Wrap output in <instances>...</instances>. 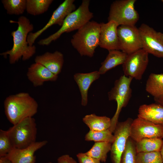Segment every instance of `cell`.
Here are the masks:
<instances>
[{
	"label": "cell",
	"mask_w": 163,
	"mask_h": 163,
	"mask_svg": "<svg viewBox=\"0 0 163 163\" xmlns=\"http://www.w3.org/2000/svg\"><path fill=\"white\" fill-rule=\"evenodd\" d=\"M11 23H16L18 26L16 30L11 33L13 45L9 50L0 53L5 58L9 56V62L14 64L22 58L23 61L29 59L36 53V47L33 45H29L27 36L34 29V26L29 19L24 16L19 17L17 21L10 20Z\"/></svg>",
	"instance_id": "cell-1"
},
{
	"label": "cell",
	"mask_w": 163,
	"mask_h": 163,
	"mask_svg": "<svg viewBox=\"0 0 163 163\" xmlns=\"http://www.w3.org/2000/svg\"><path fill=\"white\" fill-rule=\"evenodd\" d=\"M5 116L13 125L23 119L33 117L37 112V101L27 92H20L8 96L4 102Z\"/></svg>",
	"instance_id": "cell-2"
},
{
	"label": "cell",
	"mask_w": 163,
	"mask_h": 163,
	"mask_svg": "<svg viewBox=\"0 0 163 163\" xmlns=\"http://www.w3.org/2000/svg\"><path fill=\"white\" fill-rule=\"evenodd\" d=\"M100 31V23L90 21L72 36V45L81 56L92 57L99 46Z\"/></svg>",
	"instance_id": "cell-3"
},
{
	"label": "cell",
	"mask_w": 163,
	"mask_h": 163,
	"mask_svg": "<svg viewBox=\"0 0 163 163\" xmlns=\"http://www.w3.org/2000/svg\"><path fill=\"white\" fill-rule=\"evenodd\" d=\"M90 2L89 0H82L79 6L66 17L57 31L47 37L40 40L38 44L40 45H48L59 38L63 33L78 30L90 21L94 16L89 9Z\"/></svg>",
	"instance_id": "cell-4"
},
{
	"label": "cell",
	"mask_w": 163,
	"mask_h": 163,
	"mask_svg": "<svg viewBox=\"0 0 163 163\" xmlns=\"http://www.w3.org/2000/svg\"><path fill=\"white\" fill-rule=\"evenodd\" d=\"M33 117L25 118L7 130L14 148H26L36 142L37 128Z\"/></svg>",
	"instance_id": "cell-5"
},
{
	"label": "cell",
	"mask_w": 163,
	"mask_h": 163,
	"mask_svg": "<svg viewBox=\"0 0 163 163\" xmlns=\"http://www.w3.org/2000/svg\"><path fill=\"white\" fill-rule=\"evenodd\" d=\"M133 78L124 75L121 76L114 82L113 87L108 93L109 100L115 101L117 103L116 112L111 119L110 126L109 129L113 133L118 122L120 114L122 108L128 104L132 96V91L130 88Z\"/></svg>",
	"instance_id": "cell-6"
},
{
	"label": "cell",
	"mask_w": 163,
	"mask_h": 163,
	"mask_svg": "<svg viewBox=\"0 0 163 163\" xmlns=\"http://www.w3.org/2000/svg\"><path fill=\"white\" fill-rule=\"evenodd\" d=\"M136 0H117L111 4L108 21H113L120 26L135 25L139 15L135 8Z\"/></svg>",
	"instance_id": "cell-7"
},
{
	"label": "cell",
	"mask_w": 163,
	"mask_h": 163,
	"mask_svg": "<svg viewBox=\"0 0 163 163\" xmlns=\"http://www.w3.org/2000/svg\"><path fill=\"white\" fill-rule=\"evenodd\" d=\"M138 28L142 49L148 54L157 57L163 58V33L157 31L144 23Z\"/></svg>",
	"instance_id": "cell-8"
},
{
	"label": "cell",
	"mask_w": 163,
	"mask_h": 163,
	"mask_svg": "<svg viewBox=\"0 0 163 163\" xmlns=\"http://www.w3.org/2000/svg\"><path fill=\"white\" fill-rule=\"evenodd\" d=\"M148 54L142 49L127 54L122 65L124 75L137 80H141L148 64Z\"/></svg>",
	"instance_id": "cell-9"
},
{
	"label": "cell",
	"mask_w": 163,
	"mask_h": 163,
	"mask_svg": "<svg viewBox=\"0 0 163 163\" xmlns=\"http://www.w3.org/2000/svg\"><path fill=\"white\" fill-rule=\"evenodd\" d=\"M130 137L135 142L144 138L163 139V125L156 124L140 117L133 120Z\"/></svg>",
	"instance_id": "cell-10"
},
{
	"label": "cell",
	"mask_w": 163,
	"mask_h": 163,
	"mask_svg": "<svg viewBox=\"0 0 163 163\" xmlns=\"http://www.w3.org/2000/svg\"><path fill=\"white\" fill-rule=\"evenodd\" d=\"M120 50L127 54L142 49L138 28L135 25H121L117 28Z\"/></svg>",
	"instance_id": "cell-11"
},
{
	"label": "cell",
	"mask_w": 163,
	"mask_h": 163,
	"mask_svg": "<svg viewBox=\"0 0 163 163\" xmlns=\"http://www.w3.org/2000/svg\"><path fill=\"white\" fill-rule=\"evenodd\" d=\"M128 118L125 121L118 122L114 131L115 139L111 144V158L113 163H121L123 154L130 137V130L133 121Z\"/></svg>",
	"instance_id": "cell-12"
},
{
	"label": "cell",
	"mask_w": 163,
	"mask_h": 163,
	"mask_svg": "<svg viewBox=\"0 0 163 163\" xmlns=\"http://www.w3.org/2000/svg\"><path fill=\"white\" fill-rule=\"evenodd\" d=\"M74 0H65L53 11L48 22L41 29L34 33L30 32L27 37L30 46H33L35 40L43 32L54 24L61 26L66 17L75 10Z\"/></svg>",
	"instance_id": "cell-13"
},
{
	"label": "cell",
	"mask_w": 163,
	"mask_h": 163,
	"mask_svg": "<svg viewBox=\"0 0 163 163\" xmlns=\"http://www.w3.org/2000/svg\"><path fill=\"white\" fill-rule=\"evenodd\" d=\"M99 46L108 51L120 50L117 28L119 26L113 21L101 23Z\"/></svg>",
	"instance_id": "cell-14"
},
{
	"label": "cell",
	"mask_w": 163,
	"mask_h": 163,
	"mask_svg": "<svg viewBox=\"0 0 163 163\" xmlns=\"http://www.w3.org/2000/svg\"><path fill=\"white\" fill-rule=\"evenodd\" d=\"M48 141L36 142L24 149L14 148L5 156L12 163H35V152L45 145Z\"/></svg>",
	"instance_id": "cell-15"
},
{
	"label": "cell",
	"mask_w": 163,
	"mask_h": 163,
	"mask_svg": "<svg viewBox=\"0 0 163 163\" xmlns=\"http://www.w3.org/2000/svg\"><path fill=\"white\" fill-rule=\"evenodd\" d=\"M27 76L35 87L41 86L46 82L56 81L58 78V75L52 73L43 66L35 62L28 68Z\"/></svg>",
	"instance_id": "cell-16"
},
{
	"label": "cell",
	"mask_w": 163,
	"mask_h": 163,
	"mask_svg": "<svg viewBox=\"0 0 163 163\" xmlns=\"http://www.w3.org/2000/svg\"><path fill=\"white\" fill-rule=\"evenodd\" d=\"M35 62L39 63L54 74L58 75L61 72L64 62L63 54L56 51L53 53L47 52L36 56Z\"/></svg>",
	"instance_id": "cell-17"
},
{
	"label": "cell",
	"mask_w": 163,
	"mask_h": 163,
	"mask_svg": "<svg viewBox=\"0 0 163 163\" xmlns=\"http://www.w3.org/2000/svg\"><path fill=\"white\" fill-rule=\"evenodd\" d=\"M101 74L98 71L87 73H76L74 78L77 84L81 96V104L85 106L88 102V91L89 87L95 81L98 79Z\"/></svg>",
	"instance_id": "cell-18"
},
{
	"label": "cell",
	"mask_w": 163,
	"mask_h": 163,
	"mask_svg": "<svg viewBox=\"0 0 163 163\" xmlns=\"http://www.w3.org/2000/svg\"><path fill=\"white\" fill-rule=\"evenodd\" d=\"M137 117L163 125V107L156 103L142 105L139 108Z\"/></svg>",
	"instance_id": "cell-19"
},
{
	"label": "cell",
	"mask_w": 163,
	"mask_h": 163,
	"mask_svg": "<svg viewBox=\"0 0 163 163\" xmlns=\"http://www.w3.org/2000/svg\"><path fill=\"white\" fill-rule=\"evenodd\" d=\"M109 53L104 61L101 63L98 71L101 75L104 74L110 70L117 66L123 65L127 54L118 50H112Z\"/></svg>",
	"instance_id": "cell-20"
},
{
	"label": "cell",
	"mask_w": 163,
	"mask_h": 163,
	"mask_svg": "<svg viewBox=\"0 0 163 163\" xmlns=\"http://www.w3.org/2000/svg\"><path fill=\"white\" fill-rule=\"evenodd\" d=\"M84 123L94 131H101L109 129L111 119L106 116H98L95 114L85 115L82 119Z\"/></svg>",
	"instance_id": "cell-21"
},
{
	"label": "cell",
	"mask_w": 163,
	"mask_h": 163,
	"mask_svg": "<svg viewBox=\"0 0 163 163\" xmlns=\"http://www.w3.org/2000/svg\"><path fill=\"white\" fill-rule=\"evenodd\" d=\"M145 90L154 98L163 96V74L151 73L146 82Z\"/></svg>",
	"instance_id": "cell-22"
},
{
	"label": "cell",
	"mask_w": 163,
	"mask_h": 163,
	"mask_svg": "<svg viewBox=\"0 0 163 163\" xmlns=\"http://www.w3.org/2000/svg\"><path fill=\"white\" fill-rule=\"evenodd\" d=\"M112 144L106 142H95L91 148L85 153L87 155L98 160L106 161L107 154L110 151Z\"/></svg>",
	"instance_id": "cell-23"
},
{
	"label": "cell",
	"mask_w": 163,
	"mask_h": 163,
	"mask_svg": "<svg viewBox=\"0 0 163 163\" xmlns=\"http://www.w3.org/2000/svg\"><path fill=\"white\" fill-rule=\"evenodd\" d=\"M163 140L161 138H144L135 142L137 153L160 151Z\"/></svg>",
	"instance_id": "cell-24"
},
{
	"label": "cell",
	"mask_w": 163,
	"mask_h": 163,
	"mask_svg": "<svg viewBox=\"0 0 163 163\" xmlns=\"http://www.w3.org/2000/svg\"><path fill=\"white\" fill-rule=\"evenodd\" d=\"M53 0H27L26 11L27 13L36 16L46 11Z\"/></svg>",
	"instance_id": "cell-25"
},
{
	"label": "cell",
	"mask_w": 163,
	"mask_h": 163,
	"mask_svg": "<svg viewBox=\"0 0 163 163\" xmlns=\"http://www.w3.org/2000/svg\"><path fill=\"white\" fill-rule=\"evenodd\" d=\"M1 2L8 14L20 15L26 10L27 0H2Z\"/></svg>",
	"instance_id": "cell-26"
},
{
	"label": "cell",
	"mask_w": 163,
	"mask_h": 163,
	"mask_svg": "<svg viewBox=\"0 0 163 163\" xmlns=\"http://www.w3.org/2000/svg\"><path fill=\"white\" fill-rule=\"evenodd\" d=\"M115 139L114 135L109 129L101 131L90 130L86 134L85 140L95 142H106L112 144Z\"/></svg>",
	"instance_id": "cell-27"
},
{
	"label": "cell",
	"mask_w": 163,
	"mask_h": 163,
	"mask_svg": "<svg viewBox=\"0 0 163 163\" xmlns=\"http://www.w3.org/2000/svg\"><path fill=\"white\" fill-rule=\"evenodd\" d=\"M136 160V163H163L160 151L137 153Z\"/></svg>",
	"instance_id": "cell-28"
},
{
	"label": "cell",
	"mask_w": 163,
	"mask_h": 163,
	"mask_svg": "<svg viewBox=\"0 0 163 163\" xmlns=\"http://www.w3.org/2000/svg\"><path fill=\"white\" fill-rule=\"evenodd\" d=\"M136 154L135 142L129 137L127 141L122 155L121 163H136Z\"/></svg>",
	"instance_id": "cell-29"
},
{
	"label": "cell",
	"mask_w": 163,
	"mask_h": 163,
	"mask_svg": "<svg viewBox=\"0 0 163 163\" xmlns=\"http://www.w3.org/2000/svg\"><path fill=\"white\" fill-rule=\"evenodd\" d=\"M14 147L7 130L0 129V157L5 156Z\"/></svg>",
	"instance_id": "cell-30"
},
{
	"label": "cell",
	"mask_w": 163,
	"mask_h": 163,
	"mask_svg": "<svg viewBox=\"0 0 163 163\" xmlns=\"http://www.w3.org/2000/svg\"><path fill=\"white\" fill-rule=\"evenodd\" d=\"M79 163H101L97 159L87 155L86 154L80 153L76 155Z\"/></svg>",
	"instance_id": "cell-31"
},
{
	"label": "cell",
	"mask_w": 163,
	"mask_h": 163,
	"mask_svg": "<svg viewBox=\"0 0 163 163\" xmlns=\"http://www.w3.org/2000/svg\"><path fill=\"white\" fill-rule=\"evenodd\" d=\"M58 163H77L76 161L68 154L59 157L57 160Z\"/></svg>",
	"instance_id": "cell-32"
},
{
	"label": "cell",
	"mask_w": 163,
	"mask_h": 163,
	"mask_svg": "<svg viewBox=\"0 0 163 163\" xmlns=\"http://www.w3.org/2000/svg\"><path fill=\"white\" fill-rule=\"evenodd\" d=\"M154 98L155 103L160 104L163 107V96Z\"/></svg>",
	"instance_id": "cell-33"
},
{
	"label": "cell",
	"mask_w": 163,
	"mask_h": 163,
	"mask_svg": "<svg viewBox=\"0 0 163 163\" xmlns=\"http://www.w3.org/2000/svg\"><path fill=\"white\" fill-rule=\"evenodd\" d=\"M0 163H12L5 156L0 157Z\"/></svg>",
	"instance_id": "cell-34"
},
{
	"label": "cell",
	"mask_w": 163,
	"mask_h": 163,
	"mask_svg": "<svg viewBox=\"0 0 163 163\" xmlns=\"http://www.w3.org/2000/svg\"><path fill=\"white\" fill-rule=\"evenodd\" d=\"M160 153L163 160V143L162 144L161 150H160Z\"/></svg>",
	"instance_id": "cell-35"
},
{
	"label": "cell",
	"mask_w": 163,
	"mask_h": 163,
	"mask_svg": "<svg viewBox=\"0 0 163 163\" xmlns=\"http://www.w3.org/2000/svg\"><path fill=\"white\" fill-rule=\"evenodd\" d=\"M52 163V162H48V163Z\"/></svg>",
	"instance_id": "cell-36"
},
{
	"label": "cell",
	"mask_w": 163,
	"mask_h": 163,
	"mask_svg": "<svg viewBox=\"0 0 163 163\" xmlns=\"http://www.w3.org/2000/svg\"><path fill=\"white\" fill-rule=\"evenodd\" d=\"M161 2H163V0H161Z\"/></svg>",
	"instance_id": "cell-37"
}]
</instances>
